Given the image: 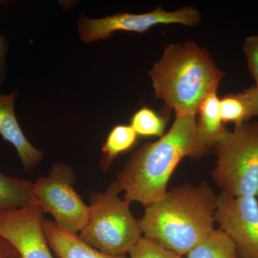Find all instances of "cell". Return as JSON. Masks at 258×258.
I'll return each mask as SVG.
<instances>
[{
	"label": "cell",
	"instance_id": "6",
	"mask_svg": "<svg viewBox=\"0 0 258 258\" xmlns=\"http://www.w3.org/2000/svg\"><path fill=\"white\" fill-rule=\"evenodd\" d=\"M75 181L71 166L55 163L48 175L33 182V191L42 212L52 215L62 230L78 235L87 223L90 207L74 189Z\"/></svg>",
	"mask_w": 258,
	"mask_h": 258
},
{
	"label": "cell",
	"instance_id": "24",
	"mask_svg": "<svg viewBox=\"0 0 258 258\" xmlns=\"http://www.w3.org/2000/svg\"><path fill=\"white\" fill-rule=\"evenodd\" d=\"M5 258H21V257H20V255L18 254V252H16V253L10 254V255L8 256V257Z\"/></svg>",
	"mask_w": 258,
	"mask_h": 258
},
{
	"label": "cell",
	"instance_id": "19",
	"mask_svg": "<svg viewBox=\"0 0 258 258\" xmlns=\"http://www.w3.org/2000/svg\"><path fill=\"white\" fill-rule=\"evenodd\" d=\"M247 60V68L258 87V35H252L245 39L242 46Z\"/></svg>",
	"mask_w": 258,
	"mask_h": 258
},
{
	"label": "cell",
	"instance_id": "10",
	"mask_svg": "<svg viewBox=\"0 0 258 258\" xmlns=\"http://www.w3.org/2000/svg\"><path fill=\"white\" fill-rule=\"evenodd\" d=\"M19 91L9 94L0 92V135L13 144L26 171L35 169L44 157L43 152L30 144L19 125L14 110V103Z\"/></svg>",
	"mask_w": 258,
	"mask_h": 258
},
{
	"label": "cell",
	"instance_id": "15",
	"mask_svg": "<svg viewBox=\"0 0 258 258\" xmlns=\"http://www.w3.org/2000/svg\"><path fill=\"white\" fill-rule=\"evenodd\" d=\"M186 255V258H240L233 242L220 229H214Z\"/></svg>",
	"mask_w": 258,
	"mask_h": 258
},
{
	"label": "cell",
	"instance_id": "2",
	"mask_svg": "<svg viewBox=\"0 0 258 258\" xmlns=\"http://www.w3.org/2000/svg\"><path fill=\"white\" fill-rule=\"evenodd\" d=\"M217 200L206 182L176 186L145 208L139 225L144 237L184 256L214 230Z\"/></svg>",
	"mask_w": 258,
	"mask_h": 258
},
{
	"label": "cell",
	"instance_id": "23",
	"mask_svg": "<svg viewBox=\"0 0 258 258\" xmlns=\"http://www.w3.org/2000/svg\"><path fill=\"white\" fill-rule=\"evenodd\" d=\"M8 43L6 38L3 35H0V54L6 55L8 51Z\"/></svg>",
	"mask_w": 258,
	"mask_h": 258
},
{
	"label": "cell",
	"instance_id": "9",
	"mask_svg": "<svg viewBox=\"0 0 258 258\" xmlns=\"http://www.w3.org/2000/svg\"><path fill=\"white\" fill-rule=\"evenodd\" d=\"M40 205L0 213V237L10 242L21 258H53L42 227Z\"/></svg>",
	"mask_w": 258,
	"mask_h": 258
},
{
	"label": "cell",
	"instance_id": "16",
	"mask_svg": "<svg viewBox=\"0 0 258 258\" xmlns=\"http://www.w3.org/2000/svg\"><path fill=\"white\" fill-rule=\"evenodd\" d=\"M220 113L223 123H232L235 126L252 118L250 105L242 92L230 93L220 99Z\"/></svg>",
	"mask_w": 258,
	"mask_h": 258
},
{
	"label": "cell",
	"instance_id": "5",
	"mask_svg": "<svg viewBox=\"0 0 258 258\" xmlns=\"http://www.w3.org/2000/svg\"><path fill=\"white\" fill-rule=\"evenodd\" d=\"M216 166L211 176L222 192L258 197V122L227 131L213 148Z\"/></svg>",
	"mask_w": 258,
	"mask_h": 258
},
{
	"label": "cell",
	"instance_id": "1",
	"mask_svg": "<svg viewBox=\"0 0 258 258\" xmlns=\"http://www.w3.org/2000/svg\"><path fill=\"white\" fill-rule=\"evenodd\" d=\"M196 116L176 114L167 133L134 153L115 180L125 200L147 208L167 192L169 180L184 157L198 160L211 152L199 137Z\"/></svg>",
	"mask_w": 258,
	"mask_h": 258
},
{
	"label": "cell",
	"instance_id": "11",
	"mask_svg": "<svg viewBox=\"0 0 258 258\" xmlns=\"http://www.w3.org/2000/svg\"><path fill=\"white\" fill-rule=\"evenodd\" d=\"M42 227L49 247L57 258H128L103 253L85 243L76 234L66 232L55 221L42 218Z\"/></svg>",
	"mask_w": 258,
	"mask_h": 258
},
{
	"label": "cell",
	"instance_id": "7",
	"mask_svg": "<svg viewBox=\"0 0 258 258\" xmlns=\"http://www.w3.org/2000/svg\"><path fill=\"white\" fill-rule=\"evenodd\" d=\"M201 21V14L192 7H185L176 11L168 12L159 6L145 14L119 13L101 19H91L81 15L77 24L81 40L86 43H91L109 38L114 32L144 33L159 24H179L195 27Z\"/></svg>",
	"mask_w": 258,
	"mask_h": 258
},
{
	"label": "cell",
	"instance_id": "22",
	"mask_svg": "<svg viewBox=\"0 0 258 258\" xmlns=\"http://www.w3.org/2000/svg\"><path fill=\"white\" fill-rule=\"evenodd\" d=\"M7 64L5 55L0 54V87L4 82L5 74H6Z\"/></svg>",
	"mask_w": 258,
	"mask_h": 258
},
{
	"label": "cell",
	"instance_id": "20",
	"mask_svg": "<svg viewBox=\"0 0 258 258\" xmlns=\"http://www.w3.org/2000/svg\"><path fill=\"white\" fill-rule=\"evenodd\" d=\"M249 101L251 108V116H258V87L253 86L242 91Z\"/></svg>",
	"mask_w": 258,
	"mask_h": 258
},
{
	"label": "cell",
	"instance_id": "21",
	"mask_svg": "<svg viewBox=\"0 0 258 258\" xmlns=\"http://www.w3.org/2000/svg\"><path fill=\"white\" fill-rule=\"evenodd\" d=\"M16 249L10 242L0 237V258H5L16 253Z\"/></svg>",
	"mask_w": 258,
	"mask_h": 258
},
{
	"label": "cell",
	"instance_id": "4",
	"mask_svg": "<svg viewBox=\"0 0 258 258\" xmlns=\"http://www.w3.org/2000/svg\"><path fill=\"white\" fill-rule=\"evenodd\" d=\"M121 191L114 181L103 192L91 194L88 222L78 235L85 243L110 255H126L142 237L130 202L118 196Z\"/></svg>",
	"mask_w": 258,
	"mask_h": 258
},
{
	"label": "cell",
	"instance_id": "12",
	"mask_svg": "<svg viewBox=\"0 0 258 258\" xmlns=\"http://www.w3.org/2000/svg\"><path fill=\"white\" fill-rule=\"evenodd\" d=\"M217 90L218 88H214L204 98L197 113L199 137L210 151L228 131L220 116V98L217 96Z\"/></svg>",
	"mask_w": 258,
	"mask_h": 258
},
{
	"label": "cell",
	"instance_id": "14",
	"mask_svg": "<svg viewBox=\"0 0 258 258\" xmlns=\"http://www.w3.org/2000/svg\"><path fill=\"white\" fill-rule=\"evenodd\" d=\"M137 139V134L132 125H117L113 127L106 142L102 144V158L100 161L102 170H108L116 157L133 147Z\"/></svg>",
	"mask_w": 258,
	"mask_h": 258
},
{
	"label": "cell",
	"instance_id": "13",
	"mask_svg": "<svg viewBox=\"0 0 258 258\" xmlns=\"http://www.w3.org/2000/svg\"><path fill=\"white\" fill-rule=\"evenodd\" d=\"M40 205L33 191V182L0 173V213L30 205Z\"/></svg>",
	"mask_w": 258,
	"mask_h": 258
},
{
	"label": "cell",
	"instance_id": "18",
	"mask_svg": "<svg viewBox=\"0 0 258 258\" xmlns=\"http://www.w3.org/2000/svg\"><path fill=\"white\" fill-rule=\"evenodd\" d=\"M128 258H184L164 248L156 241L142 237L128 252Z\"/></svg>",
	"mask_w": 258,
	"mask_h": 258
},
{
	"label": "cell",
	"instance_id": "17",
	"mask_svg": "<svg viewBox=\"0 0 258 258\" xmlns=\"http://www.w3.org/2000/svg\"><path fill=\"white\" fill-rule=\"evenodd\" d=\"M166 120L147 107L139 109L131 120V125L137 135L162 137L165 132Z\"/></svg>",
	"mask_w": 258,
	"mask_h": 258
},
{
	"label": "cell",
	"instance_id": "8",
	"mask_svg": "<svg viewBox=\"0 0 258 258\" xmlns=\"http://www.w3.org/2000/svg\"><path fill=\"white\" fill-rule=\"evenodd\" d=\"M215 222L228 235L240 258H258V200L254 196H217Z\"/></svg>",
	"mask_w": 258,
	"mask_h": 258
},
{
	"label": "cell",
	"instance_id": "3",
	"mask_svg": "<svg viewBox=\"0 0 258 258\" xmlns=\"http://www.w3.org/2000/svg\"><path fill=\"white\" fill-rule=\"evenodd\" d=\"M156 98L176 114L195 115L205 96L225 75L197 42L171 43L149 71Z\"/></svg>",
	"mask_w": 258,
	"mask_h": 258
}]
</instances>
